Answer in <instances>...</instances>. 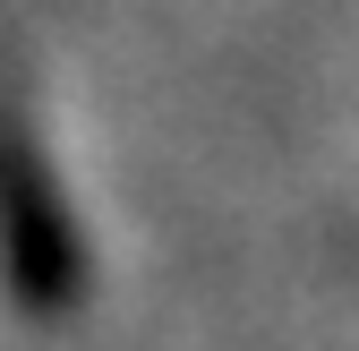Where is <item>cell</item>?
Here are the masks:
<instances>
[{
  "mask_svg": "<svg viewBox=\"0 0 359 351\" xmlns=\"http://www.w3.org/2000/svg\"><path fill=\"white\" fill-rule=\"evenodd\" d=\"M0 274H9V291L26 309H60L77 283V249L60 232L52 180H43L18 120H0Z\"/></svg>",
  "mask_w": 359,
  "mask_h": 351,
  "instance_id": "cell-1",
  "label": "cell"
}]
</instances>
